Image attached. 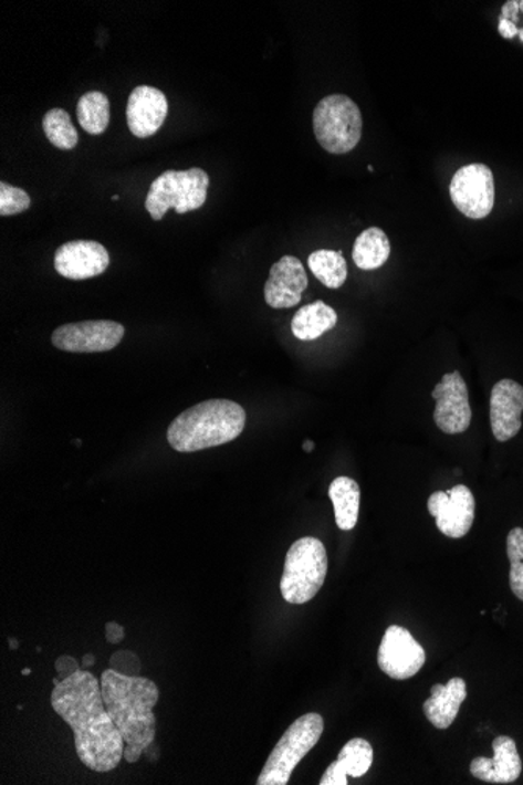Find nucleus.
Listing matches in <instances>:
<instances>
[{
	"mask_svg": "<svg viewBox=\"0 0 523 785\" xmlns=\"http://www.w3.org/2000/svg\"><path fill=\"white\" fill-rule=\"evenodd\" d=\"M52 709L74 732L75 753L86 768L97 773L115 770L124 758V739L103 698L101 681L81 670L55 683Z\"/></svg>",
	"mask_w": 523,
	"mask_h": 785,
	"instance_id": "f257e3e1",
	"label": "nucleus"
},
{
	"mask_svg": "<svg viewBox=\"0 0 523 785\" xmlns=\"http://www.w3.org/2000/svg\"><path fill=\"white\" fill-rule=\"evenodd\" d=\"M101 689L108 715L122 732L124 761L137 764L146 747L156 742V715L160 691L149 679L129 678L111 670L101 676Z\"/></svg>",
	"mask_w": 523,
	"mask_h": 785,
	"instance_id": "f03ea898",
	"label": "nucleus"
},
{
	"mask_svg": "<svg viewBox=\"0 0 523 785\" xmlns=\"http://www.w3.org/2000/svg\"><path fill=\"white\" fill-rule=\"evenodd\" d=\"M247 426L243 407L224 398L202 401L180 412L168 427V444L182 453L228 444Z\"/></svg>",
	"mask_w": 523,
	"mask_h": 785,
	"instance_id": "7ed1b4c3",
	"label": "nucleus"
},
{
	"mask_svg": "<svg viewBox=\"0 0 523 785\" xmlns=\"http://www.w3.org/2000/svg\"><path fill=\"white\" fill-rule=\"evenodd\" d=\"M326 574L325 544L314 536L295 541L285 557L281 578L282 597L293 606H303L318 595L325 584Z\"/></svg>",
	"mask_w": 523,
	"mask_h": 785,
	"instance_id": "20e7f679",
	"label": "nucleus"
},
{
	"mask_svg": "<svg viewBox=\"0 0 523 785\" xmlns=\"http://www.w3.org/2000/svg\"><path fill=\"white\" fill-rule=\"evenodd\" d=\"M325 731V721L318 713H306L290 724L278 745L271 751L269 761L263 765L258 785L289 784L293 770L314 750Z\"/></svg>",
	"mask_w": 523,
	"mask_h": 785,
	"instance_id": "39448f33",
	"label": "nucleus"
},
{
	"mask_svg": "<svg viewBox=\"0 0 523 785\" xmlns=\"http://www.w3.org/2000/svg\"><path fill=\"white\" fill-rule=\"evenodd\" d=\"M209 186V175L202 168L165 171L150 184L145 208L156 221H160L169 209H175L178 213L201 209Z\"/></svg>",
	"mask_w": 523,
	"mask_h": 785,
	"instance_id": "423d86ee",
	"label": "nucleus"
},
{
	"mask_svg": "<svg viewBox=\"0 0 523 785\" xmlns=\"http://www.w3.org/2000/svg\"><path fill=\"white\" fill-rule=\"evenodd\" d=\"M314 133L325 151L342 156L356 148L363 137V115L352 97H323L314 111Z\"/></svg>",
	"mask_w": 523,
	"mask_h": 785,
	"instance_id": "0eeeda50",
	"label": "nucleus"
},
{
	"mask_svg": "<svg viewBox=\"0 0 523 785\" xmlns=\"http://www.w3.org/2000/svg\"><path fill=\"white\" fill-rule=\"evenodd\" d=\"M450 198L462 216L483 220L495 205L494 172L484 164L459 168L451 179Z\"/></svg>",
	"mask_w": 523,
	"mask_h": 785,
	"instance_id": "6e6552de",
	"label": "nucleus"
},
{
	"mask_svg": "<svg viewBox=\"0 0 523 785\" xmlns=\"http://www.w3.org/2000/svg\"><path fill=\"white\" fill-rule=\"evenodd\" d=\"M124 333L126 329L118 322L85 321L59 326L51 341L62 352L103 353L118 347Z\"/></svg>",
	"mask_w": 523,
	"mask_h": 785,
	"instance_id": "1a4fd4ad",
	"label": "nucleus"
},
{
	"mask_svg": "<svg viewBox=\"0 0 523 785\" xmlns=\"http://www.w3.org/2000/svg\"><path fill=\"white\" fill-rule=\"evenodd\" d=\"M436 400L435 422L447 435L468 431L472 422L468 383L458 370L443 375L431 394Z\"/></svg>",
	"mask_w": 523,
	"mask_h": 785,
	"instance_id": "9d476101",
	"label": "nucleus"
},
{
	"mask_svg": "<svg viewBox=\"0 0 523 785\" xmlns=\"http://www.w3.org/2000/svg\"><path fill=\"white\" fill-rule=\"evenodd\" d=\"M428 511L436 525L449 538H464L475 521V498L466 484L450 491H436L428 499Z\"/></svg>",
	"mask_w": 523,
	"mask_h": 785,
	"instance_id": "9b49d317",
	"label": "nucleus"
},
{
	"mask_svg": "<svg viewBox=\"0 0 523 785\" xmlns=\"http://www.w3.org/2000/svg\"><path fill=\"white\" fill-rule=\"evenodd\" d=\"M427 662V653L417 643L409 630L390 626L384 634L378 651V664L383 672L397 681L411 679Z\"/></svg>",
	"mask_w": 523,
	"mask_h": 785,
	"instance_id": "f8f14e48",
	"label": "nucleus"
},
{
	"mask_svg": "<svg viewBox=\"0 0 523 785\" xmlns=\"http://www.w3.org/2000/svg\"><path fill=\"white\" fill-rule=\"evenodd\" d=\"M54 265L60 276L84 281L103 275L111 265V254L93 240H73L55 251Z\"/></svg>",
	"mask_w": 523,
	"mask_h": 785,
	"instance_id": "ddd939ff",
	"label": "nucleus"
},
{
	"mask_svg": "<svg viewBox=\"0 0 523 785\" xmlns=\"http://www.w3.org/2000/svg\"><path fill=\"white\" fill-rule=\"evenodd\" d=\"M307 275L303 264L295 255H284L270 269L266 280L265 302L273 310H289L296 306L307 289Z\"/></svg>",
	"mask_w": 523,
	"mask_h": 785,
	"instance_id": "4468645a",
	"label": "nucleus"
},
{
	"mask_svg": "<svg viewBox=\"0 0 523 785\" xmlns=\"http://www.w3.org/2000/svg\"><path fill=\"white\" fill-rule=\"evenodd\" d=\"M168 116V100L164 92L149 85L134 88L127 101V126L135 137L148 138L159 133Z\"/></svg>",
	"mask_w": 523,
	"mask_h": 785,
	"instance_id": "2eb2a0df",
	"label": "nucleus"
},
{
	"mask_svg": "<svg viewBox=\"0 0 523 785\" xmlns=\"http://www.w3.org/2000/svg\"><path fill=\"white\" fill-rule=\"evenodd\" d=\"M523 386L500 379L491 393V428L499 442H508L522 430Z\"/></svg>",
	"mask_w": 523,
	"mask_h": 785,
	"instance_id": "dca6fc26",
	"label": "nucleus"
},
{
	"mask_svg": "<svg viewBox=\"0 0 523 785\" xmlns=\"http://www.w3.org/2000/svg\"><path fill=\"white\" fill-rule=\"evenodd\" d=\"M494 757H477L470 764V773L477 779L491 784H511L522 775V758L517 745L508 735H500L492 743Z\"/></svg>",
	"mask_w": 523,
	"mask_h": 785,
	"instance_id": "f3484780",
	"label": "nucleus"
},
{
	"mask_svg": "<svg viewBox=\"0 0 523 785\" xmlns=\"http://www.w3.org/2000/svg\"><path fill=\"white\" fill-rule=\"evenodd\" d=\"M374 764V747L364 739H353L344 747L336 762L327 766L320 785H346L348 777L367 775Z\"/></svg>",
	"mask_w": 523,
	"mask_h": 785,
	"instance_id": "a211bd4d",
	"label": "nucleus"
},
{
	"mask_svg": "<svg viewBox=\"0 0 523 785\" xmlns=\"http://www.w3.org/2000/svg\"><path fill=\"white\" fill-rule=\"evenodd\" d=\"M468 698V685L464 679L453 678L447 685L436 683L431 689V698L425 701L423 712L432 726L449 729L457 720L462 702Z\"/></svg>",
	"mask_w": 523,
	"mask_h": 785,
	"instance_id": "6ab92c4d",
	"label": "nucleus"
},
{
	"mask_svg": "<svg viewBox=\"0 0 523 785\" xmlns=\"http://www.w3.org/2000/svg\"><path fill=\"white\" fill-rule=\"evenodd\" d=\"M337 321L336 311L318 300V302L300 307L292 321V333L296 339L315 341L336 328Z\"/></svg>",
	"mask_w": 523,
	"mask_h": 785,
	"instance_id": "aec40b11",
	"label": "nucleus"
},
{
	"mask_svg": "<svg viewBox=\"0 0 523 785\" xmlns=\"http://www.w3.org/2000/svg\"><path fill=\"white\" fill-rule=\"evenodd\" d=\"M331 501L334 505V514H336L337 527L341 531L349 532L356 527L359 520L360 509V488L355 480L349 477H337L331 483L330 492Z\"/></svg>",
	"mask_w": 523,
	"mask_h": 785,
	"instance_id": "412c9836",
	"label": "nucleus"
},
{
	"mask_svg": "<svg viewBox=\"0 0 523 785\" xmlns=\"http://www.w3.org/2000/svg\"><path fill=\"white\" fill-rule=\"evenodd\" d=\"M390 255V242L379 228H368L357 236L353 247V261L360 270L381 269Z\"/></svg>",
	"mask_w": 523,
	"mask_h": 785,
	"instance_id": "4be33fe9",
	"label": "nucleus"
},
{
	"mask_svg": "<svg viewBox=\"0 0 523 785\" xmlns=\"http://www.w3.org/2000/svg\"><path fill=\"white\" fill-rule=\"evenodd\" d=\"M77 119L90 135H101L111 124V101L101 92H88L79 100Z\"/></svg>",
	"mask_w": 523,
	"mask_h": 785,
	"instance_id": "5701e85b",
	"label": "nucleus"
},
{
	"mask_svg": "<svg viewBox=\"0 0 523 785\" xmlns=\"http://www.w3.org/2000/svg\"><path fill=\"white\" fill-rule=\"evenodd\" d=\"M308 269L320 283L330 289H338L348 278V265L342 251L318 250L307 259Z\"/></svg>",
	"mask_w": 523,
	"mask_h": 785,
	"instance_id": "b1692460",
	"label": "nucleus"
},
{
	"mask_svg": "<svg viewBox=\"0 0 523 785\" xmlns=\"http://www.w3.org/2000/svg\"><path fill=\"white\" fill-rule=\"evenodd\" d=\"M43 130L46 134L48 140L55 148L70 151L74 149L79 143V134L75 130L71 116L63 108H52L43 118Z\"/></svg>",
	"mask_w": 523,
	"mask_h": 785,
	"instance_id": "393cba45",
	"label": "nucleus"
},
{
	"mask_svg": "<svg viewBox=\"0 0 523 785\" xmlns=\"http://www.w3.org/2000/svg\"><path fill=\"white\" fill-rule=\"evenodd\" d=\"M508 558H510V587L517 599L523 603V528L515 527L508 533Z\"/></svg>",
	"mask_w": 523,
	"mask_h": 785,
	"instance_id": "a878e982",
	"label": "nucleus"
},
{
	"mask_svg": "<svg viewBox=\"0 0 523 785\" xmlns=\"http://www.w3.org/2000/svg\"><path fill=\"white\" fill-rule=\"evenodd\" d=\"M32 205L28 191L7 182H0V217H13L25 212Z\"/></svg>",
	"mask_w": 523,
	"mask_h": 785,
	"instance_id": "bb28decb",
	"label": "nucleus"
},
{
	"mask_svg": "<svg viewBox=\"0 0 523 785\" xmlns=\"http://www.w3.org/2000/svg\"><path fill=\"white\" fill-rule=\"evenodd\" d=\"M111 668L113 671L119 672V674L137 678V676H140L142 663L137 653L118 651L111 657Z\"/></svg>",
	"mask_w": 523,
	"mask_h": 785,
	"instance_id": "cd10ccee",
	"label": "nucleus"
},
{
	"mask_svg": "<svg viewBox=\"0 0 523 785\" xmlns=\"http://www.w3.org/2000/svg\"><path fill=\"white\" fill-rule=\"evenodd\" d=\"M55 670L60 674V681H65V679L71 678L75 672L81 671L79 663L75 662L73 657L62 656L56 659Z\"/></svg>",
	"mask_w": 523,
	"mask_h": 785,
	"instance_id": "c85d7f7f",
	"label": "nucleus"
},
{
	"mask_svg": "<svg viewBox=\"0 0 523 785\" xmlns=\"http://www.w3.org/2000/svg\"><path fill=\"white\" fill-rule=\"evenodd\" d=\"M124 637H126V632H124V627L119 626L118 622L111 621L105 625V640H107L108 643H122Z\"/></svg>",
	"mask_w": 523,
	"mask_h": 785,
	"instance_id": "c756f323",
	"label": "nucleus"
},
{
	"mask_svg": "<svg viewBox=\"0 0 523 785\" xmlns=\"http://www.w3.org/2000/svg\"><path fill=\"white\" fill-rule=\"evenodd\" d=\"M499 32L503 39L511 40L519 35L517 25L513 21H508L505 18H500Z\"/></svg>",
	"mask_w": 523,
	"mask_h": 785,
	"instance_id": "7c9ffc66",
	"label": "nucleus"
},
{
	"mask_svg": "<svg viewBox=\"0 0 523 785\" xmlns=\"http://www.w3.org/2000/svg\"><path fill=\"white\" fill-rule=\"evenodd\" d=\"M519 2H506L505 7H503L502 10V18H505L508 21H513L515 24V21H519Z\"/></svg>",
	"mask_w": 523,
	"mask_h": 785,
	"instance_id": "2f4dec72",
	"label": "nucleus"
},
{
	"mask_svg": "<svg viewBox=\"0 0 523 785\" xmlns=\"http://www.w3.org/2000/svg\"><path fill=\"white\" fill-rule=\"evenodd\" d=\"M94 663H96V657H94L93 653H86L84 657V667L92 668Z\"/></svg>",
	"mask_w": 523,
	"mask_h": 785,
	"instance_id": "473e14b6",
	"label": "nucleus"
},
{
	"mask_svg": "<svg viewBox=\"0 0 523 785\" xmlns=\"http://www.w3.org/2000/svg\"><path fill=\"white\" fill-rule=\"evenodd\" d=\"M304 450H306V452H312V450H314V442H312V441L304 442Z\"/></svg>",
	"mask_w": 523,
	"mask_h": 785,
	"instance_id": "72a5a7b5",
	"label": "nucleus"
},
{
	"mask_svg": "<svg viewBox=\"0 0 523 785\" xmlns=\"http://www.w3.org/2000/svg\"><path fill=\"white\" fill-rule=\"evenodd\" d=\"M10 648L11 649H18V640L17 638H10Z\"/></svg>",
	"mask_w": 523,
	"mask_h": 785,
	"instance_id": "f704fd0d",
	"label": "nucleus"
},
{
	"mask_svg": "<svg viewBox=\"0 0 523 785\" xmlns=\"http://www.w3.org/2000/svg\"><path fill=\"white\" fill-rule=\"evenodd\" d=\"M30 672H32V671H30L29 668H25V670H22V674H24V676H29Z\"/></svg>",
	"mask_w": 523,
	"mask_h": 785,
	"instance_id": "c9c22d12",
	"label": "nucleus"
},
{
	"mask_svg": "<svg viewBox=\"0 0 523 785\" xmlns=\"http://www.w3.org/2000/svg\"><path fill=\"white\" fill-rule=\"evenodd\" d=\"M519 39L523 41V29H519Z\"/></svg>",
	"mask_w": 523,
	"mask_h": 785,
	"instance_id": "e433bc0d",
	"label": "nucleus"
},
{
	"mask_svg": "<svg viewBox=\"0 0 523 785\" xmlns=\"http://www.w3.org/2000/svg\"><path fill=\"white\" fill-rule=\"evenodd\" d=\"M112 199H113V201H118L119 197H118V195H113Z\"/></svg>",
	"mask_w": 523,
	"mask_h": 785,
	"instance_id": "4c0bfd02",
	"label": "nucleus"
},
{
	"mask_svg": "<svg viewBox=\"0 0 523 785\" xmlns=\"http://www.w3.org/2000/svg\"><path fill=\"white\" fill-rule=\"evenodd\" d=\"M519 10L523 11V0L522 2H519Z\"/></svg>",
	"mask_w": 523,
	"mask_h": 785,
	"instance_id": "58836bf2",
	"label": "nucleus"
}]
</instances>
